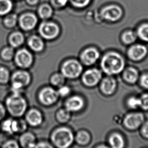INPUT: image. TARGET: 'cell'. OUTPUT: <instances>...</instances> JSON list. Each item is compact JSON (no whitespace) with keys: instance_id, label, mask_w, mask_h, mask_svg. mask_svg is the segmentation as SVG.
Wrapping results in <instances>:
<instances>
[{"instance_id":"obj_1","label":"cell","mask_w":148,"mask_h":148,"mask_svg":"<svg viewBox=\"0 0 148 148\" xmlns=\"http://www.w3.org/2000/svg\"><path fill=\"white\" fill-rule=\"evenodd\" d=\"M104 72L109 75L118 74L123 69L124 61L119 54L114 52L109 53L104 56L101 62Z\"/></svg>"},{"instance_id":"obj_2","label":"cell","mask_w":148,"mask_h":148,"mask_svg":"<svg viewBox=\"0 0 148 148\" xmlns=\"http://www.w3.org/2000/svg\"><path fill=\"white\" fill-rule=\"evenodd\" d=\"M6 106L12 115L20 116L23 114L26 110V103L20 95L13 94L7 99Z\"/></svg>"},{"instance_id":"obj_3","label":"cell","mask_w":148,"mask_h":148,"mask_svg":"<svg viewBox=\"0 0 148 148\" xmlns=\"http://www.w3.org/2000/svg\"><path fill=\"white\" fill-rule=\"evenodd\" d=\"M52 140L58 147L67 148L72 144L73 136L68 128H59L52 135Z\"/></svg>"},{"instance_id":"obj_4","label":"cell","mask_w":148,"mask_h":148,"mask_svg":"<svg viewBox=\"0 0 148 148\" xmlns=\"http://www.w3.org/2000/svg\"><path fill=\"white\" fill-rule=\"evenodd\" d=\"M82 66L75 60H69L62 66L63 75L68 78H76L82 71Z\"/></svg>"},{"instance_id":"obj_5","label":"cell","mask_w":148,"mask_h":148,"mask_svg":"<svg viewBox=\"0 0 148 148\" xmlns=\"http://www.w3.org/2000/svg\"><path fill=\"white\" fill-rule=\"evenodd\" d=\"M39 32L44 38L51 40L55 38L59 33L58 25L52 22H43L39 26Z\"/></svg>"},{"instance_id":"obj_6","label":"cell","mask_w":148,"mask_h":148,"mask_svg":"<svg viewBox=\"0 0 148 148\" xmlns=\"http://www.w3.org/2000/svg\"><path fill=\"white\" fill-rule=\"evenodd\" d=\"M101 14L105 19L114 22L121 18L122 15V11L119 6L110 5L104 7L101 11Z\"/></svg>"},{"instance_id":"obj_7","label":"cell","mask_w":148,"mask_h":148,"mask_svg":"<svg viewBox=\"0 0 148 148\" xmlns=\"http://www.w3.org/2000/svg\"><path fill=\"white\" fill-rule=\"evenodd\" d=\"M144 117L141 113H132L128 114L124 120V125L127 128L134 130L138 128L144 121Z\"/></svg>"},{"instance_id":"obj_8","label":"cell","mask_w":148,"mask_h":148,"mask_svg":"<svg viewBox=\"0 0 148 148\" xmlns=\"http://www.w3.org/2000/svg\"><path fill=\"white\" fill-rule=\"evenodd\" d=\"M15 59L16 64L22 68L28 67L32 62V54L25 49L19 50L16 53Z\"/></svg>"},{"instance_id":"obj_9","label":"cell","mask_w":148,"mask_h":148,"mask_svg":"<svg viewBox=\"0 0 148 148\" xmlns=\"http://www.w3.org/2000/svg\"><path fill=\"white\" fill-rule=\"evenodd\" d=\"M101 76L102 74L100 70L92 69L86 71L84 73L82 77V80L86 86H94L99 82Z\"/></svg>"},{"instance_id":"obj_10","label":"cell","mask_w":148,"mask_h":148,"mask_svg":"<svg viewBox=\"0 0 148 148\" xmlns=\"http://www.w3.org/2000/svg\"><path fill=\"white\" fill-rule=\"evenodd\" d=\"M58 92L53 88H47L41 91L39 98L43 104L49 105L56 102L58 98Z\"/></svg>"},{"instance_id":"obj_11","label":"cell","mask_w":148,"mask_h":148,"mask_svg":"<svg viewBox=\"0 0 148 148\" xmlns=\"http://www.w3.org/2000/svg\"><path fill=\"white\" fill-rule=\"evenodd\" d=\"M147 53L148 50L145 46L142 45H136L130 49L128 54L130 59L135 61H138L144 58Z\"/></svg>"},{"instance_id":"obj_12","label":"cell","mask_w":148,"mask_h":148,"mask_svg":"<svg viewBox=\"0 0 148 148\" xmlns=\"http://www.w3.org/2000/svg\"><path fill=\"white\" fill-rule=\"evenodd\" d=\"M20 25L21 27L24 30H29L32 29L36 26L38 19L36 15L32 13L23 15L20 18Z\"/></svg>"},{"instance_id":"obj_13","label":"cell","mask_w":148,"mask_h":148,"mask_svg":"<svg viewBox=\"0 0 148 148\" xmlns=\"http://www.w3.org/2000/svg\"><path fill=\"white\" fill-rule=\"evenodd\" d=\"M99 57V53L94 48H88L82 55V59L84 64L90 65L96 62Z\"/></svg>"},{"instance_id":"obj_14","label":"cell","mask_w":148,"mask_h":148,"mask_svg":"<svg viewBox=\"0 0 148 148\" xmlns=\"http://www.w3.org/2000/svg\"><path fill=\"white\" fill-rule=\"evenodd\" d=\"M84 102L82 99L77 96L73 97L66 103V109L69 111H76L82 108Z\"/></svg>"},{"instance_id":"obj_15","label":"cell","mask_w":148,"mask_h":148,"mask_svg":"<svg viewBox=\"0 0 148 148\" xmlns=\"http://www.w3.org/2000/svg\"><path fill=\"white\" fill-rule=\"evenodd\" d=\"M12 79V82H18L24 86L29 83L30 77L27 72L24 71H18L14 73Z\"/></svg>"},{"instance_id":"obj_16","label":"cell","mask_w":148,"mask_h":148,"mask_svg":"<svg viewBox=\"0 0 148 148\" xmlns=\"http://www.w3.org/2000/svg\"><path fill=\"white\" fill-rule=\"evenodd\" d=\"M116 87V82L114 78L107 77L104 79L101 84V89L105 94L110 95L114 92Z\"/></svg>"},{"instance_id":"obj_17","label":"cell","mask_w":148,"mask_h":148,"mask_svg":"<svg viewBox=\"0 0 148 148\" xmlns=\"http://www.w3.org/2000/svg\"><path fill=\"white\" fill-rule=\"evenodd\" d=\"M26 119L29 124L33 126H37L42 121V116L40 112L36 110H32L28 112Z\"/></svg>"},{"instance_id":"obj_18","label":"cell","mask_w":148,"mask_h":148,"mask_svg":"<svg viewBox=\"0 0 148 148\" xmlns=\"http://www.w3.org/2000/svg\"><path fill=\"white\" fill-rule=\"evenodd\" d=\"M20 143L23 147L25 148H34L35 146V139L32 134L26 133L23 134L20 138Z\"/></svg>"},{"instance_id":"obj_19","label":"cell","mask_w":148,"mask_h":148,"mask_svg":"<svg viewBox=\"0 0 148 148\" xmlns=\"http://www.w3.org/2000/svg\"><path fill=\"white\" fill-rule=\"evenodd\" d=\"M28 45L33 50L36 52H39L43 49L44 44L42 40L37 36H32L30 38Z\"/></svg>"},{"instance_id":"obj_20","label":"cell","mask_w":148,"mask_h":148,"mask_svg":"<svg viewBox=\"0 0 148 148\" xmlns=\"http://www.w3.org/2000/svg\"><path fill=\"white\" fill-rule=\"evenodd\" d=\"M138 77V72L134 68H128L124 72V77L125 79L130 84H134L136 82Z\"/></svg>"},{"instance_id":"obj_21","label":"cell","mask_w":148,"mask_h":148,"mask_svg":"<svg viewBox=\"0 0 148 148\" xmlns=\"http://www.w3.org/2000/svg\"><path fill=\"white\" fill-rule=\"evenodd\" d=\"M9 40L12 47H17L23 44L24 42V36L20 32H14L10 36Z\"/></svg>"},{"instance_id":"obj_22","label":"cell","mask_w":148,"mask_h":148,"mask_svg":"<svg viewBox=\"0 0 148 148\" xmlns=\"http://www.w3.org/2000/svg\"><path fill=\"white\" fill-rule=\"evenodd\" d=\"M53 10L51 7L48 4H43L38 9V14L42 19H48L52 16Z\"/></svg>"},{"instance_id":"obj_23","label":"cell","mask_w":148,"mask_h":148,"mask_svg":"<svg viewBox=\"0 0 148 148\" xmlns=\"http://www.w3.org/2000/svg\"><path fill=\"white\" fill-rule=\"evenodd\" d=\"M109 142L113 148H121L124 146V140L122 136L117 134H113L110 137Z\"/></svg>"},{"instance_id":"obj_24","label":"cell","mask_w":148,"mask_h":148,"mask_svg":"<svg viewBox=\"0 0 148 148\" xmlns=\"http://www.w3.org/2000/svg\"><path fill=\"white\" fill-rule=\"evenodd\" d=\"M12 8V3L10 0H0V15L8 13Z\"/></svg>"},{"instance_id":"obj_25","label":"cell","mask_w":148,"mask_h":148,"mask_svg":"<svg viewBox=\"0 0 148 148\" xmlns=\"http://www.w3.org/2000/svg\"><path fill=\"white\" fill-rule=\"evenodd\" d=\"M138 35L141 40L148 42V24H143L139 27Z\"/></svg>"},{"instance_id":"obj_26","label":"cell","mask_w":148,"mask_h":148,"mask_svg":"<svg viewBox=\"0 0 148 148\" xmlns=\"http://www.w3.org/2000/svg\"><path fill=\"white\" fill-rule=\"evenodd\" d=\"M90 140V136L88 132H80L76 136V141L80 145L88 144Z\"/></svg>"},{"instance_id":"obj_27","label":"cell","mask_w":148,"mask_h":148,"mask_svg":"<svg viewBox=\"0 0 148 148\" xmlns=\"http://www.w3.org/2000/svg\"><path fill=\"white\" fill-rule=\"evenodd\" d=\"M136 35L132 31L125 32L122 36V40L127 44H130L136 40Z\"/></svg>"},{"instance_id":"obj_28","label":"cell","mask_w":148,"mask_h":148,"mask_svg":"<svg viewBox=\"0 0 148 148\" xmlns=\"http://www.w3.org/2000/svg\"><path fill=\"white\" fill-rule=\"evenodd\" d=\"M65 80L64 76L62 74H56L52 76L51 82L53 84L56 86H61Z\"/></svg>"},{"instance_id":"obj_29","label":"cell","mask_w":148,"mask_h":148,"mask_svg":"<svg viewBox=\"0 0 148 148\" xmlns=\"http://www.w3.org/2000/svg\"><path fill=\"white\" fill-rule=\"evenodd\" d=\"M70 111L67 110H61L57 113V118L61 122H66L70 118Z\"/></svg>"},{"instance_id":"obj_30","label":"cell","mask_w":148,"mask_h":148,"mask_svg":"<svg viewBox=\"0 0 148 148\" xmlns=\"http://www.w3.org/2000/svg\"><path fill=\"white\" fill-rule=\"evenodd\" d=\"M9 78V73L6 68L0 67V82L5 84L8 82Z\"/></svg>"},{"instance_id":"obj_31","label":"cell","mask_w":148,"mask_h":148,"mask_svg":"<svg viewBox=\"0 0 148 148\" xmlns=\"http://www.w3.org/2000/svg\"><path fill=\"white\" fill-rule=\"evenodd\" d=\"M17 17L16 15L11 14L7 16L5 20V24L8 27H13L16 24Z\"/></svg>"},{"instance_id":"obj_32","label":"cell","mask_w":148,"mask_h":148,"mask_svg":"<svg viewBox=\"0 0 148 148\" xmlns=\"http://www.w3.org/2000/svg\"><path fill=\"white\" fill-rule=\"evenodd\" d=\"M14 56V50L12 48L4 49L2 52V56L5 60H11Z\"/></svg>"},{"instance_id":"obj_33","label":"cell","mask_w":148,"mask_h":148,"mask_svg":"<svg viewBox=\"0 0 148 148\" xmlns=\"http://www.w3.org/2000/svg\"><path fill=\"white\" fill-rule=\"evenodd\" d=\"M73 6L77 8H82L88 5L90 0H70Z\"/></svg>"},{"instance_id":"obj_34","label":"cell","mask_w":148,"mask_h":148,"mask_svg":"<svg viewBox=\"0 0 148 148\" xmlns=\"http://www.w3.org/2000/svg\"><path fill=\"white\" fill-rule=\"evenodd\" d=\"M127 104L130 108L134 109L138 108L140 106V99L134 97H131L128 99Z\"/></svg>"},{"instance_id":"obj_35","label":"cell","mask_w":148,"mask_h":148,"mask_svg":"<svg viewBox=\"0 0 148 148\" xmlns=\"http://www.w3.org/2000/svg\"><path fill=\"white\" fill-rule=\"evenodd\" d=\"M12 121L13 120L11 119H8L4 121L2 125V127L5 132L10 134H12L13 132L12 130Z\"/></svg>"},{"instance_id":"obj_36","label":"cell","mask_w":148,"mask_h":148,"mask_svg":"<svg viewBox=\"0 0 148 148\" xmlns=\"http://www.w3.org/2000/svg\"><path fill=\"white\" fill-rule=\"evenodd\" d=\"M140 107L145 110H148V94H145L140 99Z\"/></svg>"},{"instance_id":"obj_37","label":"cell","mask_w":148,"mask_h":148,"mask_svg":"<svg viewBox=\"0 0 148 148\" xmlns=\"http://www.w3.org/2000/svg\"><path fill=\"white\" fill-rule=\"evenodd\" d=\"M141 86L144 88L148 89V74H144L141 76L140 79Z\"/></svg>"},{"instance_id":"obj_38","label":"cell","mask_w":148,"mask_h":148,"mask_svg":"<svg viewBox=\"0 0 148 148\" xmlns=\"http://www.w3.org/2000/svg\"><path fill=\"white\" fill-rule=\"evenodd\" d=\"M70 92V89L67 86H62L58 91V94L62 96H65Z\"/></svg>"},{"instance_id":"obj_39","label":"cell","mask_w":148,"mask_h":148,"mask_svg":"<svg viewBox=\"0 0 148 148\" xmlns=\"http://www.w3.org/2000/svg\"><path fill=\"white\" fill-rule=\"evenodd\" d=\"M68 2V0H53V4L55 6L62 7L65 6Z\"/></svg>"},{"instance_id":"obj_40","label":"cell","mask_w":148,"mask_h":148,"mask_svg":"<svg viewBox=\"0 0 148 148\" xmlns=\"http://www.w3.org/2000/svg\"><path fill=\"white\" fill-rule=\"evenodd\" d=\"M4 148H18V144L14 140H10L6 143L3 146Z\"/></svg>"},{"instance_id":"obj_41","label":"cell","mask_w":148,"mask_h":148,"mask_svg":"<svg viewBox=\"0 0 148 148\" xmlns=\"http://www.w3.org/2000/svg\"><path fill=\"white\" fill-rule=\"evenodd\" d=\"M141 132L143 136L148 138V122L145 123L142 128Z\"/></svg>"},{"instance_id":"obj_42","label":"cell","mask_w":148,"mask_h":148,"mask_svg":"<svg viewBox=\"0 0 148 148\" xmlns=\"http://www.w3.org/2000/svg\"><path fill=\"white\" fill-rule=\"evenodd\" d=\"M18 123V132L24 130L26 128V124L23 121H20Z\"/></svg>"},{"instance_id":"obj_43","label":"cell","mask_w":148,"mask_h":148,"mask_svg":"<svg viewBox=\"0 0 148 148\" xmlns=\"http://www.w3.org/2000/svg\"><path fill=\"white\" fill-rule=\"evenodd\" d=\"M6 114V110L4 106L0 104V120L4 117Z\"/></svg>"},{"instance_id":"obj_44","label":"cell","mask_w":148,"mask_h":148,"mask_svg":"<svg viewBox=\"0 0 148 148\" xmlns=\"http://www.w3.org/2000/svg\"><path fill=\"white\" fill-rule=\"evenodd\" d=\"M36 147H39V148H47V147H51V146L48 145L46 143H40L37 146H36Z\"/></svg>"},{"instance_id":"obj_45","label":"cell","mask_w":148,"mask_h":148,"mask_svg":"<svg viewBox=\"0 0 148 148\" xmlns=\"http://www.w3.org/2000/svg\"><path fill=\"white\" fill-rule=\"evenodd\" d=\"M29 4L31 5H35L38 2V0H27Z\"/></svg>"}]
</instances>
